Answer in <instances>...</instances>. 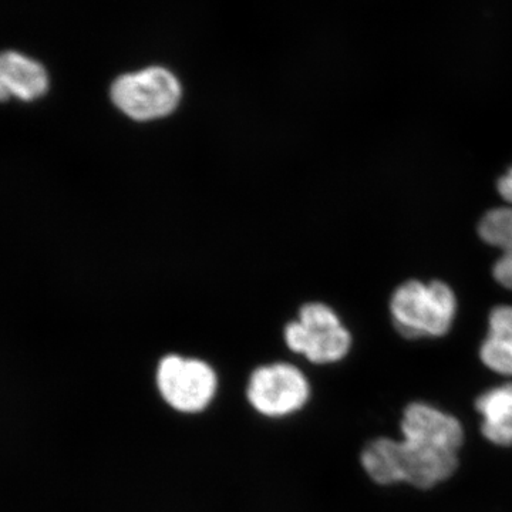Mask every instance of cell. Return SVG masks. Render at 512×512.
<instances>
[{"label": "cell", "mask_w": 512, "mask_h": 512, "mask_svg": "<svg viewBox=\"0 0 512 512\" xmlns=\"http://www.w3.org/2000/svg\"><path fill=\"white\" fill-rule=\"evenodd\" d=\"M400 437L379 436L360 451V467L379 487L430 491L456 476L466 429L456 414L426 400L403 407Z\"/></svg>", "instance_id": "obj_1"}, {"label": "cell", "mask_w": 512, "mask_h": 512, "mask_svg": "<svg viewBox=\"0 0 512 512\" xmlns=\"http://www.w3.org/2000/svg\"><path fill=\"white\" fill-rule=\"evenodd\" d=\"M394 330L406 340L446 338L458 315L456 291L441 279H407L389 301Z\"/></svg>", "instance_id": "obj_2"}, {"label": "cell", "mask_w": 512, "mask_h": 512, "mask_svg": "<svg viewBox=\"0 0 512 512\" xmlns=\"http://www.w3.org/2000/svg\"><path fill=\"white\" fill-rule=\"evenodd\" d=\"M285 342L313 365H335L349 356L353 336L335 309L313 302L302 306L298 320L288 323Z\"/></svg>", "instance_id": "obj_3"}, {"label": "cell", "mask_w": 512, "mask_h": 512, "mask_svg": "<svg viewBox=\"0 0 512 512\" xmlns=\"http://www.w3.org/2000/svg\"><path fill=\"white\" fill-rule=\"evenodd\" d=\"M156 386L170 409L197 414L205 412L214 402L220 383L210 363L171 353L158 362Z\"/></svg>", "instance_id": "obj_4"}, {"label": "cell", "mask_w": 512, "mask_h": 512, "mask_svg": "<svg viewBox=\"0 0 512 512\" xmlns=\"http://www.w3.org/2000/svg\"><path fill=\"white\" fill-rule=\"evenodd\" d=\"M181 84L164 67L124 74L111 87V100L130 119L150 121L168 116L180 104Z\"/></svg>", "instance_id": "obj_5"}, {"label": "cell", "mask_w": 512, "mask_h": 512, "mask_svg": "<svg viewBox=\"0 0 512 512\" xmlns=\"http://www.w3.org/2000/svg\"><path fill=\"white\" fill-rule=\"evenodd\" d=\"M311 397L308 377L291 363L262 365L249 376L248 403L256 413L268 419H285L301 412Z\"/></svg>", "instance_id": "obj_6"}, {"label": "cell", "mask_w": 512, "mask_h": 512, "mask_svg": "<svg viewBox=\"0 0 512 512\" xmlns=\"http://www.w3.org/2000/svg\"><path fill=\"white\" fill-rule=\"evenodd\" d=\"M480 433L495 447L512 448V380L484 390L474 400Z\"/></svg>", "instance_id": "obj_7"}, {"label": "cell", "mask_w": 512, "mask_h": 512, "mask_svg": "<svg viewBox=\"0 0 512 512\" xmlns=\"http://www.w3.org/2000/svg\"><path fill=\"white\" fill-rule=\"evenodd\" d=\"M481 365L505 380H512V305L501 303L488 313L487 333L478 348Z\"/></svg>", "instance_id": "obj_8"}, {"label": "cell", "mask_w": 512, "mask_h": 512, "mask_svg": "<svg viewBox=\"0 0 512 512\" xmlns=\"http://www.w3.org/2000/svg\"><path fill=\"white\" fill-rule=\"evenodd\" d=\"M46 69L20 53H0V101L9 97L35 100L47 92Z\"/></svg>", "instance_id": "obj_9"}, {"label": "cell", "mask_w": 512, "mask_h": 512, "mask_svg": "<svg viewBox=\"0 0 512 512\" xmlns=\"http://www.w3.org/2000/svg\"><path fill=\"white\" fill-rule=\"evenodd\" d=\"M477 234L488 247L512 252V207L501 205L485 212L478 221Z\"/></svg>", "instance_id": "obj_10"}, {"label": "cell", "mask_w": 512, "mask_h": 512, "mask_svg": "<svg viewBox=\"0 0 512 512\" xmlns=\"http://www.w3.org/2000/svg\"><path fill=\"white\" fill-rule=\"evenodd\" d=\"M491 274L501 288L512 291V252H500L491 268Z\"/></svg>", "instance_id": "obj_11"}, {"label": "cell", "mask_w": 512, "mask_h": 512, "mask_svg": "<svg viewBox=\"0 0 512 512\" xmlns=\"http://www.w3.org/2000/svg\"><path fill=\"white\" fill-rule=\"evenodd\" d=\"M495 188H497L498 195H500L504 204L512 207V165L507 168L503 175H500L497 183H495Z\"/></svg>", "instance_id": "obj_12"}]
</instances>
